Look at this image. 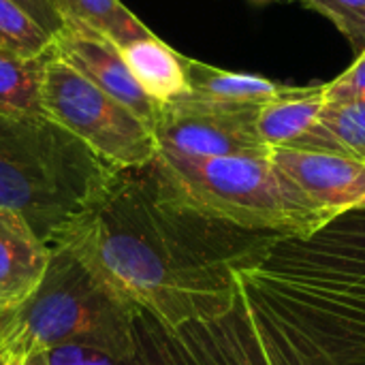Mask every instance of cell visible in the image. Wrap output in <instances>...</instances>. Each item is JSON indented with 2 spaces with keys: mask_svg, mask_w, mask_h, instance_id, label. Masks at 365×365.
I'll list each match as a JSON object with an SVG mask.
<instances>
[{
  "mask_svg": "<svg viewBox=\"0 0 365 365\" xmlns=\"http://www.w3.org/2000/svg\"><path fill=\"white\" fill-rule=\"evenodd\" d=\"M122 365H365V207L274 235L235 267L231 308L167 329L135 310Z\"/></svg>",
  "mask_w": 365,
  "mask_h": 365,
  "instance_id": "1",
  "label": "cell"
},
{
  "mask_svg": "<svg viewBox=\"0 0 365 365\" xmlns=\"http://www.w3.org/2000/svg\"><path fill=\"white\" fill-rule=\"evenodd\" d=\"M274 235L182 205L152 163L115 169L96 201L53 242L71 250L133 310L167 329L222 317L235 267Z\"/></svg>",
  "mask_w": 365,
  "mask_h": 365,
  "instance_id": "2",
  "label": "cell"
},
{
  "mask_svg": "<svg viewBox=\"0 0 365 365\" xmlns=\"http://www.w3.org/2000/svg\"><path fill=\"white\" fill-rule=\"evenodd\" d=\"M113 173L51 118L0 113V210L21 214L49 248Z\"/></svg>",
  "mask_w": 365,
  "mask_h": 365,
  "instance_id": "3",
  "label": "cell"
},
{
  "mask_svg": "<svg viewBox=\"0 0 365 365\" xmlns=\"http://www.w3.org/2000/svg\"><path fill=\"white\" fill-rule=\"evenodd\" d=\"M152 165L182 205L248 231L310 235L334 220L269 156H186L158 150Z\"/></svg>",
  "mask_w": 365,
  "mask_h": 365,
  "instance_id": "4",
  "label": "cell"
},
{
  "mask_svg": "<svg viewBox=\"0 0 365 365\" xmlns=\"http://www.w3.org/2000/svg\"><path fill=\"white\" fill-rule=\"evenodd\" d=\"M49 267L38 291L17 308L9 336L15 357L86 344L126 364L135 355V310L103 284L71 250L49 248Z\"/></svg>",
  "mask_w": 365,
  "mask_h": 365,
  "instance_id": "5",
  "label": "cell"
},
{
  "mask_svg": "<svg viewBox=\"0 0 365 365\" xmlns=\"http://www.w3.org/2000/svg\"><path fill=\"white\" fill-rule=\"evenodd\" d=\"M45 113L115 169L154 160V130L60 58L49 56L43 77Z\"/></svg>",
  "mask_w": 365,
  "mask_h": 365,
  "instance_id": "6",
  "label": "cell"
},
{
  "mask_svg": "<svg viewBox=\"0 0 365 365\" xmlns=\"http://www.w3.org/2000/svg\"><path fill=\"white\" fill-rule=\"evenodd\" d=\"M261 107L229 105L195 92L158 105L154 137L158 150L186 156H252L267 158L269 148L257 133Z\"/></svg>",
  "mask_w": 365,
  "mask_h": 365,
  "instance_id": "7",
  "label": "cell"
},
{
  "mask_svg": "<svg viewBox=\"0 0 365 365\" xmlns=\"http://www.w3.org/2000/svg\"><path fill=\"white\" fill-rule=\"evenodd\" d=\"M269 160L331 218L365 207V163L357 158L276 148Z\"/></svg>",
  "mask_w": 365,
  "mask_h": 365,
  "instance_id": "8",
  "label": "cell"
},
{
  "mask_svg": "<svg viewBox=\"0 0 365 365\" xmlns=\"http://www.w3.org/2000/svg\"><path fill=\"white\" fill-rule=\"evenodd\" d=\"M51 51L105 94L128 107L154 130L158 105L135 81L113 43L86 30L64 28L58 36L51 38Z\"/></svg>",
  "mask_w": 365,
  "mask_h": 365,
  "instance_id": "9",
  "label": "cell"
},
{
  "mask_svg": "<svg viewBox=\"0 0 365 365\" xmlns=\"http://www.w3.org/2000/svg\"><path fill=\"white\" fill-rule=\"evenodd\" d=\"M323 105V83L306 86L299 94L263 105L257 115V133L269 150L282 148L346 156L321 122Z\"/></svg>",
  "mask_w": 365,
  "mask_h": 365,
  "instance_id": "10",
  "label": "cell"
},
{
  "mask_svg": "<svg viewBox=\"0 0 365 365\" xmlns=\"http://www.w3.org/2000/svg\"><path fill=\"white\" fill-rule=\"evenodd\" d=\"M51 250L28 220L0 210V308L17 310L41 287Z\"/></svg>",
  "mask_w": 365,
  "mask_h": 365,
  "instance_id": "11",
  "label": "cell"
},
{
  "mask_svg": "<svg viewBox=\"0 0 365 365\" xmlns=\"http://www.w3.org/2000/svg\"><path fill=\"white\" fill-rule=\"evenodd\" d=\"M184 68L190 92L216 101V103H229V105H244V107H263L280 98H289L293 94H299L302 86H284L278 81H272L267 77L259 75H246V73H233L225 71L212 64H205L201 60L184 56Z\"/></svg>",
  "mask_w": 365,
  "mask_h": 365,
  "instance_id": "12",
  "label": "cell"
},
{
  "mask_svg": "<svg viewBox=\"0 0 365 365\" xmlns=\"http://www.w3.org/2000/svg\"><path fill=\"white\" fill-rule=\"evenodd\" d=\"M118 51L124 58L135 81L156 105H165L190 90L184 68V56L160 41L154 32L120 45Z\"/></svg>",
  "mask_w": 365,
  "mask_h": 365,
  "instance_id": "13",
  "label": "cell"
},
{
  "mask_svg": "<svg viewBox=\"0 0 365 365\" xmlns=\"http://www.w3.org/2000/svg\"><path fill=\"white\" fill-rule=\"evenodd\" d=\"M56 4L64 28L98 34L115 47L152 32L120 0H56Z\"/></svg>",
  "mask_w": 365,
  "mask_h": 365,
  "instance_id": "14",
  "label": "cell"
},
{
  "mask_svg": "<svg viewBox=\"0 0 365 365\" xmlns=\"http://www.w3.org/2000/svg\"><path fill=\"white\" fill-rule=\"evenodd\" d=\"M51 49L34 58L0 53V113L47 115L43 107V77Z\"/></svg>",
  "mask_w": 365,
  "mask_h": 365,
  "instance_id": "15",
  "label": "cell"
},
{
  "mask_svg": "<svg viewBox=\"0 0 365 365\" xmlns=\"http://www.w3.org/2000/svg\"><path fill=\"white\" fill-rule=\"evenodd\" d=\"M49 49L51 36L15 0H0V53L34 58Z\"/></svg>",
  "mask_w": 365,
  "mask_h": 365,
  "instance_id": "16",
  "label": "cell"
},
{
  "mask_svg": "<svg viewBox=\"0 0 365 365\" xmlns=\"http://www.w3.org/2000/svg\"><path fill=\"white\" fill-rule=\"evenodd\" d=\"M321 122L346 156L365 163V96L344 103H325Z\"/></svg>",
  "mask_w": 365,
  "mask_h": 365,
  "instance_id": "17",
  "label": "cell"
},
{
  "mask_svg": "<svg viewBox=\"0 0 365 365\" xmlns=\"http://www.w3.org/2000/svg\"><path fill=\"white\" fill-rule=\"evenodd\" d=\"M327 17L361 56L365 51V0H299Z\"/></svg>",
  "mask_w": 365,
  "mask_h": 365,
  "instance_id": "18",
  "label": "cell"
},
{
  "mask_svg": "<svg viewBox=\"0 0 365 365\" xmlns=\"http://www.w3.org/2000/svg\"><path fill=\"white\" fill-rule=\"evenodd\" d=\"M325 103H344L365 96V51L357 56L353 66H349L336 79L323 83Z\"/></svg>",
  "mask_w": 365,
  "mask_h": 365,
  "instance_id": "19",
  "label": "cell"
},
{
  "mask_svg": "<svg viewBox=\"0 0 365 365\" xmlns=\"http://www.w3.org/2000/svg\"><path fill=\"white\" fill-rule=\"evenodd\" d=\"M45 357L47 365H122L111 355L86 344H64L45 353Z\"/></svg>",
  "mask_w": 365,
  "mask_h": 365,
  "instance_id": "20",
  "label": "cell"
},
{
  "mask_svg": "<svg viewBox=\"0 0 365 365\" xmlns=\"http://www.w3.org/2000/svg\"><path fill=\"white\" fill-rule=\"evenodd\" d=\"M51 38L64 30L62 15L56 6V0H15Z\"/></svg>",
  "mask_w": 365,
  "mask_h": 365,
  "instance_id": "21",
  "label": "cell"
},
{
  "mask_svg": "<svg viewBox=\"0 0 365 365\" xmlns=\"http://www.w3.org/2000/svg\"><path fill=\"white\" fill-rule=\"evenodd\" d=\"M15 325H17V310L0 308V344L6 342V338L13 334Z\"/></svg>",
  "mask_w": 365,
  "mask_h": 365,
  "instance_id": "22",
  "label": "cell"
},
{
  "mask_svg": "<svg viewBox=\"0 0 365 365\" xmlns=\"http://www.w3.org/2000/svg\"><path fill=\"white\" fill-rule=\"evenodd\" d=\"M15 353H13V349H11V342H9V338H6V342L4 344H0V365H15Z\"/></svg>",
  "mask_w": 365,
  "mask_h": 365,
  "instance_id": "23",
  "label": "cell"
},
{
  "mask_svg": "<svg viewBox=\"0 0 365 365\" xmlns=\"http://www.w3.org/2000/svg\"><path fill=\"white\" fill-rule=\"evenodd\" d=\"M15 359H17V364L15 365H47L45 353H32V355H28V357H24V359H19V357H15Z\"/></svg>",
  "mask_w": 365,
  "mask_h": 365,
  "instance_id": "24",
  "label": "cell"
},
{
  "mask_svg": "<svg viewBox=\"0 0 365 365\" xmlns=\"http://www.w3.org/2000/svg\"><path fill=\"white\" fill-rule=\"evenodd\" d=\"M255 2H269V0H255Z\"/></svg>",
  "mask_w": 365,
  "mask_h": 365,
  "instance_id": "25",
  "label": "cell"
},
{
  "mask_svg": "<svg viewBox=\"0 0 365 365\" xmlns=\"http://www.w3.org/2000/svg\"><path fill=\"white\" fill-rule=\"evenodd\" d=\"M56 6H58V4H56Z\"/></svg>",
  "mask_w": 365,
  "mask_h": 365,
  "instance_id": "26",
  "label": "cell"
},
{
  "mask_svg": "<svg viewBox=\"0 0 365 365\" xmlns=\"http://www.w3.org/2000/svg\"><path fill=\"white\" fill-rule=\"evenodd\" d=\"M15 364H17V361H15Z\"/></svg>",
  "mask_w": 365,
  "mask_h": 365,
  "instance_id": "27",
  "label": "cell"
}]
</instances>
